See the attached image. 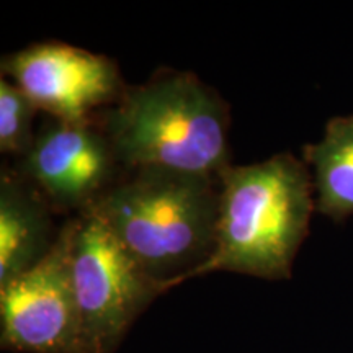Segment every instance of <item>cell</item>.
<instances>
[{"label":"cell","instance_id":"8992f818","mask_svg":"<svg viewBox=\"0 0 353 353\" xmlns=\"http://www.w3.org/2000/svg\"><path fill=\"white\" fill-rule=\"evenodd\" d=\"M2 72L38 110L69 125H92L95 110L113 107L125 94L113 61L63 43L33 44L3 57Z\"/></svg>","mask_w":353,"mask_h":353},{"label":"cell","instance_id":"5b68a950","mask_svg":"<svg viewBox=\"0 0 353 353\" xmlns=\"http://www.w3.org/2000/svg\"><path fill=\"white\" fill-rule=\"evenodd\" d=\"M74 219L51 252L0 288V345L17 353H85L70 272Z\"/></svg>","mask_w":353,"mask_h":353},{"label":"cell","instance_id":"ba28073f","mask_svg":"<svg viewBox=\"0 0 353 353\" xmlns=\"http://www.w3.org/2000/svg\"><path fill=\"white\" fill-rule=\"evenodd\" d=\"M51 205L23 175L0 176V288L30 272L51 252Z\"/></svg>","mask_w":353,"mask_h":353},{"label":"cell","instance_id":"3957f363","mask_svg":"<svg viewBox=\"0 0 353 353\" xmlns=\"http://www.w3.org/2000/svg\"><path fill=\"white\" fill-rule=\"evenodd\" d=\"M228 108L190 72L128 88L103 113L101 131L126 170L143 167L219 176L229 165Z\"/></svg>","mask_w":353,"mask_h":353},{"label":"cell","instance_id":"30bf717a","mask_svg":"<svg viewBox=\"0 0 353 353\" xmlns=\"http://www.w3.org/2000/svg\"><path fill=\"white\" fill-rule=\"evenodd\" d=\"M38 108L15 83L0 81V151L23 157L32 148L33 118Z\"/></svg>","mask_w":353,"mask_h":353},{"label":"cell","instance_id":"52a82bcc","mask_svg":"<svg viewBox=\"0 0 353 353\" xmlns=\"http://www.w3.org/2000/svg\"><path fill=\"white\" fill-rule=\"evenodd\" d=\"M118 167L120 162L103 131L54 120L34 136L32 148L21 157L19 174L51 206L82 213L117 182Z\"/></svg>","mask_w":353,"mask_h":353},{"label":"cell","instance_id":"7a4b0ae2","mask_svg":"<svg viewBox=\"0 0 353 353\" xmlns=\"http://www.w3.org/2000/svg\"><path fill=\"white\" fill-rule=\"evenodd\" d=\"M219 180L214 250L188 280L213 272L288 280L316 211L307 165L285 152L259 164L229 165Z\"/></svg>","mask_w":353,"mask_h":353},{"label":"cell","instance_id":"9c48e42d","mask_svg":"<svg viewBox=\"0 0 353 353\" xmlns=\"http://www.w3.org/2000/svg\"><path fill=\"white\" fill-rule=\"evenodd\" d=\"M312 167L316 211L334 221L353 216V114L334 117L321 141L303 148Z\"/></svg>","mask_w":353,"mask_h":353},{"label":"cell","instance_id":"277c9868","mask_svg":"<svg viewBox=\"0 0 353 353\" xmlns=\"http://www.w3.org/2000/svg\"><path fill=\"white\" fill-rule=\"evenodd\" d=\"M70 272L85 353H113L145 307L165 293L92 208L74 218Z\"/></svg>","mask_w":353,"mask_h":353},{"label":"cell","instance_id":"6da1fadb","mask_svg":"<svg viewBox=\"0 0 353 353\" xmlns=\"http://www.w3.org/2000/svg\"><path fill=\"white\" fill-rule=\"evenodd\" d=\"M92 210L123 249L165 291L211 257L219 218V176L165 167L130 170Z\"/></svg>","mask_w":353,"mask_h":353}]
</instances>
